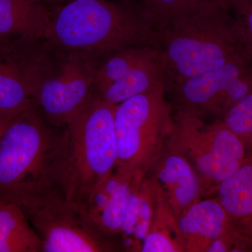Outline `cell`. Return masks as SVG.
<instances>
[{"mask_svg": "<svg viewBox=\"0 0 252 252\" xmlns=\"http://www.w3.org/2000/svg\"><path fill=\"white\" fill-rule=\"evenodd\" d=\"M51 7L44 39L54 51H86L104 57L131 46H157L156 28L141 3L75 0Z\"/></svg>", "mask_w": 252, "mask_h": 252, "instance_id": "obj_1", "label": "cell"}, {"mask_svg": "<svg viewBox=\"0 0 252 252\" xmlns=\"http://www.w3.org/2000/svg\"><path fill=\"white\" fill-rule=\"evenodd\" d=\"M115 109L94 94L59 132L53 177L55 187L69 201L84 205L117 166Z\"/></svg>", "mask_w": 252, "mask_h": 252, "instance_id": "obj_2", "label": "cell"}, {"mask_svg": "<svg viewBox=\"0 0 252 252\" xmlns=\"http://www.w3.org/2000/svg\"><path fill=\"white\" fill-rule=\"evenodd\" d=\"M156 41L165 67V91L248 56L227 3L172 20L156 31Z\"/></svg>", "mask_w": 252, "mask_h": 252, "instance_id": "obj_3", "label": "cell"}, {"mask_svg": "<svg viewBox=\"0 0 252 252\" xmlns=\"http://www.w3.org/2000/svg\"><path fill=\"white\" fill-rule=\"evenodd\" d=\"M59 132L37 107L19 113L0 138V199L16 203L56 188L53 165Z\"/></svg>", "mask_w": 252, "mask_h": 252, "instance_id": "obj_4", "label": "cell"}, {"mask_svg": "<svg viewBox=\"0 0 252 252\" xmlns=\"http://www.w3.org/2000/svg\"><path fill=\"white\" fill-rule=\"evenodd\" d=\"M166 145L182 154L198 174L204 194L217 187L241 166L248 149L223 121L207 123L203 116L178 109Z\"/></svg>", "mask_w": 252, "mask_h": 252, "instance_id": "obj_5", "label": "cell"}, {"mask_svg": "<svg viewBox=\"0 0 252 252\" xmlns=\"http://www.w3.org/2000/svg\"><path fill=\"white\" fill-rule=\"evenodd\" d=\"M165 90L139 94L116 106V169L147 175L161 154L174 127Z\"/></svg>", "mask_w": 252, "mask_h": 252, "instance_id": "obj_6", "label": "cell"}, {"mask_svg": "<svg viewBox=\"0 0 252 252\" xmlns=\"http://www.w3.org/2000/svg\"><path fill=\"white\" fill-rule=\"evenodd\" d=\"M15 204L40 237L42 252L124 251L119 236L99 229L84 205L69 201L56 188Z\"/></svg>", "mask_w": 252, "mask_h": 252, "instance_id": "obj_7", "label": "cell"}, {"mask_svg": "<svg viewBox=\"0 0 252 252\" xmlns=\"http://www.w3.org/2000/svg\"><path fill=\"white\" fill-rule=\"evenodd\" d=\"M54 51L44 39L0 37V114L36 107L38 91L54 71Z\"/></svg>", "mask_w": 252, "mask_h": 252, "instance_id": "obj_8", "label": "cell"}, {"mask_svg": "<svg viewBox=\"0 0 252 252\" xmlns=\"http://www.w3.org/2000/svg\"><path fill=\"white\" fill-rule=\"evenodd\" d=\"M54 71L41 84L36 107L47 122L63 128L94 94V81L102 56L81 51H55Z\"/></svg>", "mask_w": 252, "mask_h": 252, "instance_id": "obj_9", "label": "cell"}, {"mask_svg": "<svg viewBox=\"0 0 252 252\" xmlns=\"http://www.w3.org/2000/svg\"><path fill=\"white\" fill-rule=\"evenodd\" d=\"M165 90V67L157 46H131L100 60L94 94L118 105L139 94Z\"/></svg>", "mask_w": 252, "mask_h": 252, "instance_id": "obj_10", "label": "cell"}, {"mask_svg": "<svg viewBox=\"0 0 252 252\" xmlns=\"http://www.w3.org/2000/svg\"><path fill=\"white\" fill-rule=\"evenodd\" d=\"M181 110L222 119L252 91V60L240 56L222 67L172 86Z\"/></svg>", "mask_w": 252, "mask_h": 252, "instance_id": "obj_11", "label": "cell"}, {"mask_svg": "<svg viewBox=\"0 0 252 252\" xmlns=\"http://www.w3.org/2000/svg\"><path fill=\"white\" fill-rule=\"evenodd\" d=\"M147 175L179 217L201 200L203 189L190 162L177 151L165 145Z\"/></svg>", "mask_w": 252, "mask_h": 252, "instance_id": "obj_12", "label": "cell"}, {"mask_svg": "<svg viewBox=\"0 0 252 252\" xmlns=\"http://www.w3.org/2000/svg\"><path fill=\"white\" fill-rule=\"evenodd\" d=\"M135 176L114 169L84 205L93 221L107 234L119 236Z\"/></svg>", "mask_w": 252, "mask_h": 252, "instance_id": "obj_13", "label": "cell"}, {"mask_svg": "<svg viewBox=\"0 0 252 252\" xmlns=\"http://www.w3.org/2000/svg\"><path fill=\"white\" fill-rule=\"evenodd\" d=\"M177 219L186 252H207L210 244L233 223L217 198L201 199Z\"/></svg>", "mask_w": 252, "mask_h": 252, "instance_id": "obj_14", "label": "cell"}, {"mask_svg": "<svg viewBox=\"0 0 252 252\" xmlns=\"http://www.w3.org/2000/svg\"><path fill=\"white\" fill-rule=\"evenodd\" d=\"M156 197L149 175H136L119 235L124 251L141 252L152 223Z\"/></svg>", "mask_w": 252, "mask_h": 252, "instance_id": "obj_15", "label": "cell"}, {"mask_svg": "<svg viewBox=\"0 0 252 252\" xmlns=\"http://www.w3.org/2000/svg\"><path fill=\"white\" fill-rule=\"evenodd\" d=\"M50 9L33 0H0V37L44 39Z\"/></svg>", "mask_w": 252, "mask_h": 252, "instance_id": "obj_16", "label": "cell"}, {"mask_svg": "<svg viewBox=\"0 0 252 252\" xmlns=\"http://www.w3.org/2000/svg\"><path fill=\"white\" fill-rule=\"evenodd\" d=\"M42 240L18 205L0 199V252H41Z\"/></svg>", "mask_w": 252, "mask_h": 252, "instance_id": "obj_17", "label": "cell"}, {"mask_svg": "<svg viewBox=\"0 0 252 252\" xmlns=\"http://www.w3.org/2000/svg\"><path fill=\"white\" fill-rule=\"evenodd\" d=\"M215 193L233 221L252 216V155L219 185Z\"/></svg>", "mask_w": 252, "mask_h": 252, "instance_id": "obj_18", "label": "cell"}, {"mask_svg": "<svg viewBox=\"0 0 252 252\" xmlns=\"http://www.w3.org/2000/svg\"><path fill=\"white\" fill-rule=\"evenodd\" d=\"M154 187L157 197L154 215L141 252H185L177 217L155 185Z\"/></svg>", "mask_w": 252, "mask_h": 252, "instance_id": "obj_19", "label": "cell"}, {"mask_svg": "<svg viewBox=\"0 0 252 252\" xmlns=\"http://www.w3.org/2000/svg\"><path fill=\"white\" fill-rule=\"evenodd\" d=\"M226 0H142L144 12L153 23L156 31L172 20L217 5Z\"/></svg>", "mask_w": 252, "mask_h": 252, "instance_id": "obj_20", "label": "cell"}, {"mask_svg": "<svg viewBox=\"0 0 252 252\" xmlns=\"http://www.w3.org/2000/svg\"><path fill=\"white\" fill-rule=\"evenodd\" d=\"M222 120L238 136L252 155V91L225 114Z\"/></svg>", "mask_w": 252, "mask_h": 252, "instance_id": "obj_21", "label": "cell"}, {"mask_svg": "<svg viewBox=\"0 0 252 252\" xmlns=\"http://www.w3.org/2000/svg\"><path fill=\"white\" fill-rule=\"evenodd\" d=\"M239 37L252 60V0H226Z\"/></svg>", "mask_w": 252, "mask_h": 252, "instance_id": "obj_22", "label": "cell"}, {"mask_svg": "<svg viewBox=\"0 0 252 252\" xmlns=\"http://www.w3.org/2000/svg\"><path fill=\"white\" fill-rule=\"evenodd\" d=\"M252 252V238L239 229L233 221L207 250V252Z\"/></svg>", "mask_w": 252, "mask_h": 252, "instance_id": "obj_23", "label": "cell"}, {"mask_svg": "<svg viewBox=\"0 0 252 252\" xmlns=\"http://www.w3.org/2000/svg\"><path fill=\"white\" fill-rule=\"evenodd\" d=\"M233 222L239 229L252 238V216Z\"/></svg>", "mask_w": 252, "mask_h": 252, "instance_id": "obj_24", "label": "cell"}, {"mask_svg": "<svg viewBox=\"0 0 252 252\" xmlns=\"http://www.w3.org/2000/svg\"><path fill=\"white\" fill-rule=\"evenodd\" d=\"M16 115H4V114H0V138L6 129V126Z\"/></svg>", "mask_w": 252, "mask_h": 252, "instance_id": "obj_25", "label": "cell"}, {"mask_svg": "<svg viewBox=\"0 0 252 252\" xmlns=\"http://www.w3.org/2000/svg\"><path fill=\"white\" fill-rule=\"evenodd\" d=\"M33 1L46 5V6L49 5V6H53L67 4V3L72 2L75 0H33Z\"/></svg>", "mask_w": 252, "mask_h": 252, "instance_id": "obj_26", "label": "cell"}]
</instances>
